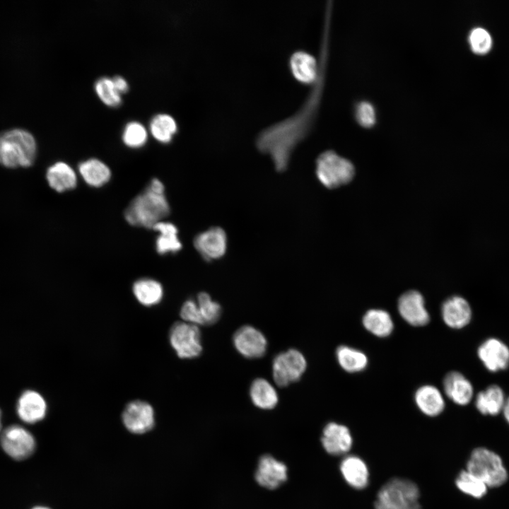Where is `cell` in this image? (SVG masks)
<instances>
[{"label": "cell", "mask_w": 509, "mask_h": 509, "mask_svg": "<svg viewBox=\"0 0 509 509\" xmlns=\"http://www.w3.org/2000/svg\"><path fill=\"white\" fill-rule=\"evenodd\" d=\"M318 93L316 86L294 114L266 127L257 136V148L270 156L277 170L286 169L295 148L309 131L318 103Z\"/></svg>", "instance_id": "obj_1"}, {"label": "cell", "mask_w": 509, "mask_h": 509, "mask_svg": "<svg viewBox=\"0 0 509 509\" xmlns=\"http://www.w3.org/2000/svg\"><path fill=\"white\" fill-rule=\"evenodd\" d=\"M170 210L164 185L153 178L146 189L130 202L124 218L131 226L152 229L157 223L164 221Z\"/></svg>", "instance_id": "obj_2"}, {"label": "cell", "mask_w": 509, "mask_h": 509, "mask_svg": "<svg viewBox=\"0 0 509 509\" xmlns=\"http://www.w3.org/2000/svg\"><path fill=\"white\" fill-rule=\"evenodd\" d=\"M37 154V144L26 130L13 129L0 134V164L8 168L32 165Z\"/></svg>", "instance_id": "obj_3"}, {"label": "cell", "mask_w": 509, "mask_h": 509, "mask_svg": "<svg viewBox=\"0 0 509 509\" xmlns=\"http://www.w3.org/2000/svg\"><path fill=\"white\" fill-rule=\"evenodd\" d=\"M420 492L411 480L395 477L379 490L375 501V509H421Z\"/></svg>", "instance_id": "obj_4"}, {"label": "cell", "mask_w": 509, "mask_h": 509, "mask_svg": "<svg viewBox=\"0 0 509 509\" xmlns=\"http://www.w3.org/2000/svg\"><path fill=\"white\" fill-rule=\"evenodd\" d=\"M466 470L479 477L488 487L500 486L508 479L501 457L486 447H476L472 452Z\"/></svg>", "instance_id": "obj_5"}, {"label": "cell", "mask_w": 509, "mask_h": 509, "mask_svg": "<svg viewBox=\"0 0 509 509\" xmlns=\"http://www.w3.org/2000/svg\"><path fill=\"white\" fill-rule=\"evenodd\" d=\"M316 175L327 188H336L349 182L354 176L353 164L332 151L321 153L316 162Z\"/></svg>", "instance_id": "obj_6"}, {"label": "cell", "mask_w": 509, "mask_h": 509, "mask_svg": "<svg viewBox=\"0 0 509 509\" xmlns=\"http://www.w3.org/2000/svg\"><path fill=\"white\" fill-rule=\"evenodd\" d=\"M307 361L303 354L295 349L276 355L272 362V375L275 383L286 387L298 381L305 373Z\"/></svg>", "instance_id": "obj_7"}, {"label": "cell", "mask_w": 509, "mask_h": 509, "mask_svg": "<svg viewBox=\"0 0 509 509\" xmlns=\"http://www.w3.org/2000/svg\"><path fill=\"white\" fill-rule=\"evenodd\" d=\"M170 343L180 358H194L202 351L199 327L185 322H175L169 333Z\"/></svg>", "instance_id": "obj_8"}, {"label": "cell", "mask_w": 509, "mask_h": 509, "mask_svg": "<svg viewBox=\"0 0 509 509\" xmlns=\"http://www.w3.org/2000/svg\"><path fill=\"white\" fill-rule=\"evenodd\" d=\"M0 445L4 452L16 460H23L35 452L36 441L25 428L14 424L1 432Z\"/></svg>", "instance_id": "obj_9"}, {"label": "cell", "mask_w": 509, "mask_h": 509, "mask_svg": "<svg viewBox=\"0 0 509 509\" xmlns=\"http://www.w3.org/2000/svg\"><path fill=\"white\" fill-rule=\"evenodd\" d=\"M122 420L129 431L134 434H143L151 430L155 424L154 411L146 402L132 401L125 406Z\"/></svg>", "instance_id": "obj_10"}, {"label": "cell", "mask_w": 509, "mask_h": 509, "mask_svg": "<svg viewBox=\"0 0 509 509\" xmlns=\"http://www.w3.org/2000/svg\"><path fill=\"white\" fill-rule=\"evenodd\" d=\"M233 343L237 351L247 358L263 356L267 348L265 336L259 329L250 325L240 327L233 334Z\"/></svg>", "instance_id": "obj_11"}, {"label": "cell", "mask_w": 509, "mask_h": 509, "mask_svg": "<svg viewBox=\"0 0 509 509\" xmlns=\"http://www.w3.org/2000/svg\"><path fill=\"white\" fill-rule=\"evenodd\" d=\"M194 246L206 261L222 257L227 249V236L219 227H212L199 233L194 239Z\"/></svg>", "instance_id": "obj_12"}, {"label": "cell", "mask_w": 509, "mask_h": 509, "mask_svg": "<svg viewBox=\"0 0 509 509\" xmlns=\"http://www.w3.org/2000/svg\"><path fill=\"white\" fill-rule=\"evenodd\" d=\"M397 308L401 317L409 324L421 327L430 321L423 296L416 291L403 293L398 300Z\"/></svg>", "instance_id": "obj_13"}, {"label": "cell", "mask_w": 509, "mask_h": 509, "mask_svg": "<svg viewBox=\"0 0 509 509\" xmlns=\"http://www.w3.org/2000/svg\"><path fill=\"white\" fill-rule=\"evenodd\" d=\"M477 355L490 372L503 370L509 366V348L498 339L489 338L483 341L477 349Z\"/></svg>", "instance_id": "obj_14"}, {"label": "cell", "mask_w": 509, "mask_h": 509, "mask_svg": "<svg viewBox=\"0 0 509 509\" xmlns=\"http://www.w3.org/2000/svg\"><path fill=\"white\" fill-rule=\"evenodd\" d=\"M47 406L44 397L37 392L28 390L19 397L16 411L20 419L26 423H35L42 420Z\"/></svg>", "instance_id": "obj_15"}, {"label": "cell", "mask_w": 509, "mask_h": 509, "mask_svg": "<svg viewBox=\"0 0 509 509\" xmlns=\"http://www.w3.org/2000/svg\"><path fill=\"white\" fill-rule=\"evenodd\" d=\"M322 444L324 450L332 455H341L351 448L353 439L349 429L335 422L327 423L323 429Z\"/></svg>", "instance_id": "obj_16"}, {"label": "cell", "mask_w": 509, "mask_h": 509, "mask_svg": "<svg viewBox=\"0 0 509 509\" xmlns=\"http://www.w3.org/2000/svg\"><path fill=\"white\" fill-rule=\"evenodd\" d=\"M255 479L262 486L274 489L286 480L287 468L283 462L271 455H265L259 459Z\"/></svg>", "instance_id": "obj_17"}, {"label": "cell", "mask_w": 509, "mask_h": 509, "mask_svg": "<svg viewBox=\"0 0 509 509\" xmlns=\"http://www.w3.org/2000/svg\"><path fill=\"white\" fill-rule=\"evenodd\" d=\"M441 315L443 320L449 327L461 329L470 322L472 309L466 299L459 296H454L443 302Z\"/></svg>", "instance_id": "obj_18"}, {"label": "cell", "mask_w": 509, "mask_h": 509, "mask_svg": "<svg viewBox=\"0 0 509 509\" xmlns=\"http://www.w3.org/2000/svg\"><path fill=\"white\" fill-rule=\"evenodd\" d=\"M289 67L295 79L304 84L316 82L320 74L316 59L303 50L296 51L291 55Z\"/></svg>", "instance_id": "obj_19"}, {"label": "cell", "mask_w": 509, "mask_h": 509, "mask_svg": "<svg viewBox=\"0 0 509 509\" xmlns=\"http://www.w3.org/2000/svg\"><path fill=\"white\" fill-rule=\"evenodd\" d=\"M443 383L445 394L455 404L464 406L472 400V385L462 373L457 371L447 373Z\"/></svg>", "instance_id": "obj_20"}, {"label": "cell", "mask_w": 509, "mask_h": 509, "mask_svg": "<svg viewBox=\"0 0 509 509\" xmlns=\"http://www.w3.org/2000/svg\"><path fill=\"white\" fill-rule=\"evenodd\" d=\"M340 470L350 486L356 489H363L368 484V468L361 458L355 455L346 457L341 462Z\"/></svg>", "instance_id": "obj_21"}, {"label": "cell", "mask_w": 509, "mask_h": 509, "mask_svg": "<svg viewBox=\"0 0 509 509\" xmlns=\"http://www.w3.org/2000/svg\"><path fill=\"white\" fill-rule=\"evenodd\" d=\"M49 187L57 192L73 189L77 185V175L66 163L59 161L50 165L46 172Z\"/></svg>", "instance_id": "obj_22"}, {"label": "cell", "mask_w": 509, "mask_h": 509, "mask_svg": "<svg viewBox=\"0 0 509 509\" xmlns=\"http://www.w3.org/2000/svg\"><path fill=\"white\" fill-rule=\"evenodd\" d=\"M414 400L420 411L428 416L440 414L445 406L440 390L431 385L420 387L415 392Z\"/></svg>", "instance_id": "obj_23"}, {"label": "cell", "mask_w": 509, "mask_h": 509, "mask_svg": "<svg viewBox=\"0 0 509 509\" xmlns=\"http://www.w3.org/2000/svg\"><path fill=\"white\" fill-rule=\"evenodd\" d=\"M78 172L89 186L100 187L107 184L111 177L110 168L102 160L92 158L81 162Z\"/></svg>", "instance_id": "obj_24"}, {"label": "cell", "mask_w": 509, "mask_h": 509, "mask_svg": "<svg viewBox=\"0 0 509 509\" xmlns=\"http://www.w3.org/2000/svg\"><path fill=\"white\" fill-rule=\"evenodd\" d=\"M158 233L156 240V249L160 255L175 253L182 248V243L178 238V230L172 223L160 221L152 228Z\"/></svg>", "instance_id": "obj_25"}, {"label": "cell", "mask_w": 509, "mask_h": 509, "mask_svg": "<svg viewBox=\"0 0 509 509\" xmlns=\"http://www.w3.org/2000/svg\"><path fill=\"white\" fill-rule=\"evenodd\" d=\"M505 401L503 390L497 385H491L477 394L475 406L481 414L495 416L503 410Z\"/></svg>", "instance_id": "obj_26"}, {"label": "cell", "mask_w": 509, "mask_h": 509, "mask_svg": "<svg viewBox=\"0 0 509 509\" xmlns=\"http://www.w3.org/2000/svg\"><path fill=\"white\" fill-rule=\"evenodd\" d=\"M250 397L252 403L262 409L274 408L279 401L274 387L266 379L257 378L250 387Z\"/></svg>", "instance_id": "obj_27"}, {"label": "cell", "mask_w": 509, "mask_h": 509, "mask_svg": "<svg viewBox=\"0 0 509 509\" xmlns=\"http://www.w3.org/2000/svg\"><path fill=\"white\" fill-rule=\"evenodd\" d=\"M133 294L140 304L153 306L158 304L163 297V288L160 282L148 278L136 281L132 286Z\"/></svg>", "instance_id": "obj_28"}, {"label": "cell", "mask_w": 509, "mask_h": 509, "mask_svg": "<svg viewBox=\"0 0 509 509\" xmlns=\"http://www.w3.org/2000/svg\"><path fill=\"white\" fill-rule=\"evenodd\" d=\"M362 322L369 332L378 337L390 335L394 329L391 315L381 309L368 310L363 317Z\"/></svg>", "instance_id": "obj_29"}, {"label": "cell", "mask_w": 509, "mask_h": 509, "mask_svg": "<svg viewBox=\"0 0 509 509\" xmlns=\"http://www.w3.org/2000/svg\"><path fill=\"white\" fill-rule=\"evenodd\" d=\"M337 360L342 369L348 373H358L368 365L367 356L361 351L342 345L336 350Z\"/></svg>", "instance_id": "obj_30"}, {"label": "cell", "mask_w": 509, "mask_h": 509, "mask_svg": "<svg viewBox=\"0 0 509 509\" xmlns=\"http://www.w3.org/2000/svg\"><path fill=\"white\" fill-rule=\"evenodd\" d=\"M149 130L158 141L167 144L171 141L177 131V124L170 115L158 113L151 119Z\"/></svg>", "instance_id": "obj_31"}, {"label": "cell", "mask_w": 509, "mask_h": 509, "mask_svg": "<svg viewBox=\"0 0 509 509\" xmlns=\"http://www.w3.org/2000/svg\"><path fill=\"white\" fill-rule=\"evenodd\" d=\"M455 484L462 492L474 498H482L487 492L488 486L486 484L467 470L460 472Z\"/></svg>", "instance_id": "obj_32"}, {"label": "cell", "mask_w": 509, "mask_h": 509, "mask_svg": "<svg viewBox=\"0 0 509 509\" xmlns=\"http://www.w3.org/2000/svg\"><path fill=\"white\" fill-rule=\"evenodd\" d=\"M95 91L100 100L107 106L117 107L122 103L121 93L117 90L112 78L103 76L94 84Z\"/></svg>", "instance_id": "obj_33"}, {"label": "cell", "mask_w": 509, "mask_h": 509, "mask_svg": "<svg viewBox=\"0 0 509 509\" xmlns=\"http://www.w3.org/2000/svg\"><path fill=\"white\" fill-rule=\"evenodd\" d=\"M204 325H210L216 322L221 317V308L213 300L209 294L201 292L196 299Z\"/></svg>", "instance_id": "obj_34"}, {"label": "cell", "mask_w": 509, "mask_h": 509, "mask_svg": "<svg viewBox=\"0 0 509 509\" xmlns=\"http://www.w3.org/2000/svg\"><path fill=\"white\" fill-rule=\"evenodd\" d=\"M122 138L127 146L139 148L146 143L148 132L143 124L137 121H131L125 125Z\"/></svg>", "instance_id": "obj_35"}, {"label": "cell", "mask_w": 509, "mask_h": 509, "mask_svg": "<svg viewBox=\"0 0 509 509\" xmlns=\"http://www.w3.org/2000/svg\"><path fill=\"white\" fill-rule=\"evenodd\" d=\"M469 43L473 52L484 55L487 54L493 45L491 34L483 28H475L469 33Z\"/></svg>", "instance_id": "obj_36"}, {"label": "cell", "mask_w": 509, "mask_h": 509, "mask_svg": "<svg viewBox=\"0 0 509 509\" xmlns=\"http://www.w3.org/2000/svg\"><path fill=\"white\" fill-rule=\"evenodd\" d=\"M180 315L183 322L197 326L204 325L196 300H187L181 307Z\"/></svg>", "instance_id": "obj_37"}, {"label": "cell", "mask_w": 509, "mask_h": 509, "mask_svg": "<svg viewBox=\"0 0 509 509\" xmlns=\"http://www.w3.org/2000/svg\"><path fill=\"white\" fill-rule=\"evenodd\" d=\"M356 119L364 127L372 126L375 121V112L373 105L368 102L361 103L356 109Z\"/></svg>", "instance_id": "obj_38"}, {"label": "cell", "mask_w": 509, "mask_h": 509, "mask_svg": "<svg viewBox=\"0 0 509 509\" xmlns=\"http://www.w3.org/2000/svg\"><path fill=\"white\" fill-rule=\"evenodd\" d=\"M117 90L122 94L129 90V84L127 80L121 76H115L112 78Z\"/></svg>", "instance_id": "obj_39"}, {"label": "cell", "mask_w": 509, "mask_h": 509, "mask_svg": "<svg viewBox=\"0 0 509 509\" xmlns=\"http://www.w3.org/2000/svg\"><path fill=\"white\" fill-rule=\"evenodd\" d=\"M503 411L505 420L509 423V397L505 401Z\"/></svg>", "instance_id": "obj_40"}, {"label": "cell", "mask_w": 509, "mask_h": 509, "mask_svg": "<svg viewBox=\"0 0 509 509\" xmlns=\"http://www.w3.org/2000/svg\"><path fill=\"white\" fill-rule=\"evenodd\" d=\"M32 509H50V508L45 507V506L38 505V506L33 507Z\"/></svg>", "instance_id": "obj_41"}, {"label": "cell", "mask_w": 509, "mask_h": 509, "mask_svg": "<svg viewBox=\"0 0 509 509\" xmlns=\"http://www.w3.org/2000/svg\"><path fill=\"white\" fill-rule=\"evenodd\" d=\"M1 412L0 410V433L1 432Z\"/></svg>", "instance_id": "obj_42"}]
</instances>
